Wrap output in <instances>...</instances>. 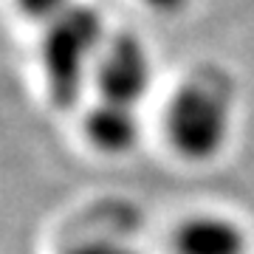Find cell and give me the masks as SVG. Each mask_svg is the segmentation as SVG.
Here are the masks:
<instances>
[{
  "instance_id": "cell-1",
  "label": "cell",
  "mask_w": 254,
  "mask_h": 254,
  "mask_svg": "<svg viewBox=\"0 0 254 254\" xmlns=\"http://www.w3.org/2000/svg\"><path fill=\"white\" fill-rule=\"evenodd\" d=\"M232 82L215 68H200L173 96L167 130L173 147L187 158H212L229 136Z\"/></svg>"
},
{
  "instance_id": "cell-2",
  "label": "cell",
  "mask_w": 254,
  "mask_h": 254,
  "mask_svg": "<svg viewBox=\"0 0 254 254\" xmlns=\"http://www.w3.org/2000/svg\"><path fill=\"white\" fill-rule=\"evenodd\" d=\"M102 40V20L91 6H71L48 23L43 37V71L54 105L73 108L88 63Z\"/></svg>"
},
{
  "instance_id": "cell-3",
  "label": "cell",
  "mask_w": 254,
  "mask_h": 254,
  "mask_svg": "<svg viewBox=\"0 0 254 254\" xmlns=\"http://www.w3.org/2000/svg\"><path fill=\"white\" fill-rule=\"evenodd\" d=\"M150 85V63L141 43L130 34L113 37L96 63V88L99 102L136 108Z\"/></svg>"
},
{
  "instance_id": "cell-4",
  "label": "cell",
  "mask_w": 254,
  "mask_h": 254,
  "mask_svg": "<svg viewBox=\"0 0 254 254\" xmlns=\"http://www.w3.org/2000/svg\"><path fill=\"white\" fill-rule=\"evenodd\" d=\"M178 254H243L246 237L226 218H195L175 237Z\"/></svg>"
},
{
  "instance_id": "cell-5",
  "label": "cell",
  "mask_w": 254,
  "mask_h": 254,
  "mask_svg": "<svg viewBox=\"0 0 254 254\" xmlns=\"http://www.w3.org/2000/svg\"><path fill=\"white\" fill-rule=\"evenodd\" d=\"M138 122L133 116V108L99 102L96 110L88 116V138L105 153H122L136 141Z\"/></svg>"
},
{
  "instance_id": "cell-6",
  "label": "cell",
  "mask_w": 254,
  "mask_h": 254,
  "mask_svg": "<svg viewBox=\"0 0 254 254\" xmlns=\"http://www.w3.org/2000/svg\"><path fill=\"white\" fill-rule=\"evenodd\" d=\"M68 254H141L133 246H127V240L119 232H105V235H88L79 243H73Z\"/></svg>"
},
{
  "instance_id": "cell-7",
  "label": "cell",
  "mask_w": 254,
  "mask_h": 254,
  "mask_svg": "<svg viewBox=\"0 0 254 254\" xmlns=\"http://www.w3.org/2000/svg\"><path fill=\"white\" fill-rule=\"evenodd\" d=\"M20 11L31 20H40V23H51L57 20L63 11H68L73 6V0H17Z\"/></svg>"
}]
</instances>
